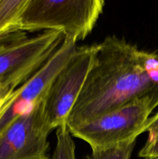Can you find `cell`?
Returning a JSON list of instances; mask_svg holds the SVG:
<instances>
[{
	"mask_svg": "<svg viewBox=\"0 0 158 159\" xmlns=\"http://www.w3.org/2000/svg\"><path fill=\"white\" fill-rule=\"evenodd\" d=\"M144 97L158 99V54L108 36L99 43L66 125H81Z\"/></svg>",
	"mask_w": 158,
	"mask_h": 159,
	"instance_id": "obj_1",
	"label": "cell"
},
{
	"mask_svg": "<svg viewBox=\"0 0 158 159\" xmlns=\"http://www.w3.org/2000/svg\"><path fill=\"white\" fill-rule=\"evenodd\" d=\"M103 0H28L21 20V30H55L74 41L91 33L102 14Z\"/></svg>",
	"mask_w": 158,
	"mask_h": 159,
	"instance_id": "obj_2",
	"label": "cell"
},
{
	"mask_svg": "<svg viewBox=\"0 0 158 159\" xmlns=\"http://www.w3.org/2000/svg\"><path fill=\"white\" fill-rule=\"evenodd\" d=\"M156 107L158 99L139 98L68 130L72 136L88 143L91 150L134 141L147 132L153 120L150 116Z\"/></svg>",
	"mask_w": 158,
	"mask_h": 159,
	"instance_id": "obj_3",
	"label": "cell"
},
{
	"mask_svg": "<svg viewBox=\"0 0 158 159\" xmlns=\"http://www.w3.org/2000/svg\"><path fill=\"white\" fill-rule=\"evenodd\" d=\"M64 37L63 33L55 30L33 37L20 32L0 42V82L19 88L46 63Z\"/></svg>",
	"mask_w": 158,
	"mask_h": 159,
	"instance_id": "obj_4",
	"label": "cell"
},
{
	"mask_svg": "<svg viewBox=\"0 0 158 159\" xmlns=\"http://www.w3.org/2000/svg\"><path fill=\"white\" fill-rule=\"evenodd\" d=\"M99 43L77 48L68 63L53 81L44 99V113L51 130L66 121L82 89Z\"/></svg>",
	"mask_w": 158,
	"mask_h": 159,
	"instance_id": "obj_5",
	"label": "cell"
},
{
	"mask_svg": "<svg viewBox=\"0 0 158 159\" xmlns=\"http://www.w3.org/2000/svg\"><path fill=\"white\" fill-rule=\"evenodd\" d=\"M43 100L0 130V159H50Z\"/></svg>",
	"mask_w": 158,
	"mask_h": 159,
	"instance_id": "obj_6",
	"label": "cell"
},
{
	"mask_svg": "<svg viewBox=\"0 0 158 159\" xmlns=\"http://www.w3.org/2000/svg\"><path fill=\"white\" fill-rule=\"evenodd\" d=\"M76 43L73 39L64 37L58 49L46 63L13 92L7 111L0 120V130L44 99L54 79L75 54Z\"/></svg>",
	"mask_w": 158,
	"mask_h": 159,
	"instance_id": "obj_7",
	"label": "cell"
},
{
	"mask_svg": "<svg viewBox=\"0 0 158 159\" xmlns=\"http://www.w3.org/2000/svg\"><path fill=\"white\" fill-rule=\"evenodd\" d=\"M28 0H0V42L21 30V20Z\"/></svg>",
	"mask_w": 158,
	"mask_h": 159,
	"instance_id": "obj_8",
	"label": "cell"
},
{
	"mask_svg": "<svg viewBox=\"0 0 158 159\" xmlns=\"http://www.w3.org/2000/svg\"><path fill=\"white\" fill-rule=\"evenodd\" d=\"M56 136L55 149L50 159H75V144L67 125L59 127Z\"/></svg>",
	"mask_w": 158,
	"mask_h": 159,
	"instance_id": "obj_9",
	"label": "cell"
},
{
	"mask_svg": "<svg viewBox=\"0 0 158 159\" xmlns=\"http://www.w3.org/2000/svg\"><path fill=\"white\" fill-rule=\"evenodd\" d=\"M136 141L105 148L91 150V153L81 159H130Z\"/></svg>",
	"mask_w": 158,
	"mask_h": 159,
	"instance_id": "obj_10",
	"label": "cell"
},
{
	"mask_svg": "<svg viewBox=\"0 0 158 159\" xmlns=\"http://www.w3.org/2000/svg\"><path fill=\"white\" fill-rule=\"evenodd\" d=\"M152 118L151 124L147 130V141L138 154L139 157L143 159L158 158V112Z\"/></svg>",
	"mask_w": 158,
	"mask_h": 159,
	"instance_id": "obj_11",
	"label": "cell"
},
{
	"mask_svg": "<svg viewBox=\"0 0 158 159\" xmlns=\"http://www.w3.org/2000/svg\"><path fill=\"white\" fill-rule=\"evenodd\" d=\"M15 89H16L0 82V120L7 111L9 102Z\"/></svg>",
	"mask_w": 158,
	"mask_h": 159,
	"instance_id": "obj_12",
	"label": "cell"
},
{
	"mask_svg": "<svg viewBox=\"0 0 158 159\" xmlns=\"http://www.w3.org/2000/svg\"><path fill=\"white\" fill-rule=\"evenodd\" d=\"M144 159H158V158H144Z\"/></svg>",
	"mask_w": 158,
	"mask_h": 159,
	"instance_id": "obj_13",
	"label": "cell"
}]
</instances>
